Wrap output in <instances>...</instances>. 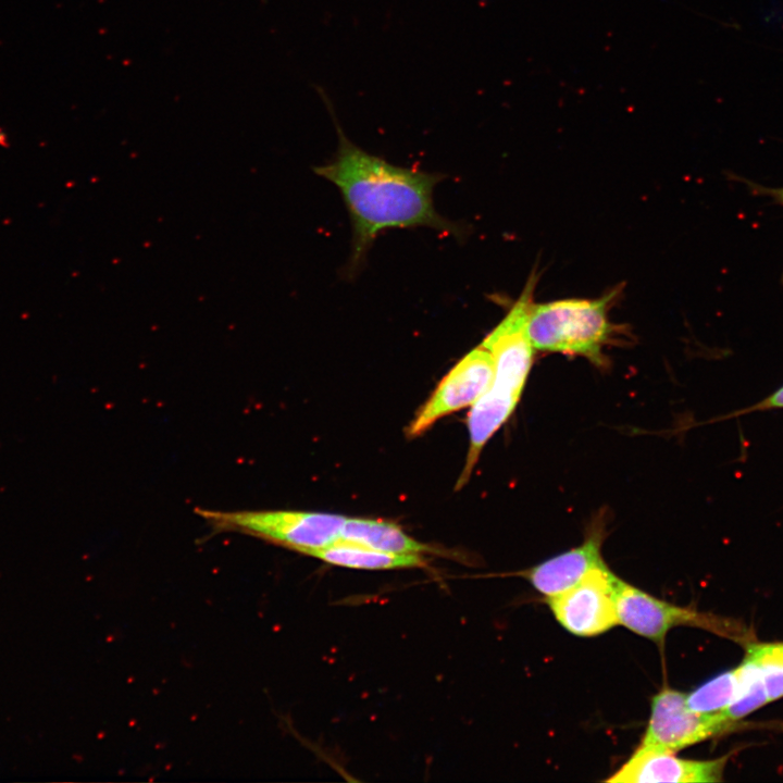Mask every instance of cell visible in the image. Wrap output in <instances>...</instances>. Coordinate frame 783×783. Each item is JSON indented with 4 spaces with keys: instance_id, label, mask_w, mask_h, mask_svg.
Masks as SVG:
<instances>
[{
    "instance_id": "obj_3",
    "label": "cell",
    "mask_w": 783,
    "mask_h": 783,
    "mask_svg": "<svg viewBox=\"0 0 783 783\" xmlns=\"http://www.w3.org/2000/svg\"><path fill=\"white\" fill-rule=\"evenodd\" d=\"M617 296L618 289L597 299L532 301L526 330L534 349L583 357L597 366L604 365L605 349L619 332L609 319Z\"/></svg>"
},
{
    "instance_id": "obj_1",
    "label": "cell",
    "mask_w": 783,
    "mask_h": 783,
    "mask_svg": "<svg viewBox=\"0 0 783 783\" xmlns=\"http://www.w3.org/2000/svg\"><path fill=\"white\" fill-rule=\"evenodd\" d=\"M338 135L334 159L314 172L340 191L352 225L349 269L355 271L377 234L386 228L426 226L461 237L463 227L442 216L433 203L440 174L397 166L347 138L327 95L319 89Z\"/></svg>"
},
{
    "instance_id": "obj_18",
    "label": "cell",
    "mask_w": 783,
    "mask_h": 783,
    "mask_svg": "<svg viewBox=\"0 0 783 783\" xmlns=\"http://www.w3.org/2000/svg\"><path fill=\"white\" fill-rule=\"evenodd\" d=\"M780 644H781V647H782V649H783V643H780Z\"/></svg>"
},
{
    "instance_id": "obj_9",
    "label": "cell",
    "mask_w": 783,
    "mask_h": 783,
    "mask_svg": "<svg viewBox=\"0 0 783 783\" xmlns=\"http://www.w3.org/2000/svg\"><path fill=\"white\" fill-rule=\"evenodd\" d=\"M728 756L711 760H692L674 753L639 746L607 782L612 783H707L720 782Z\"/></svg>"
},
{
    "instance_id": "obj_2",
    "label": "cell",
    "mask_w": 783,
    "mask_h": 783,
    "mask_svg": "<svg viewBox=\"0 0 783 783\" xmlns=\"http://www.w3.org/2000/svg\"><path fill=\"white\" fill-rule=\"evenodd\" d=\"M535 283L533 277L527 281L519 299L481 344L493 358L494 377L488 389L471 406L470 447L457 488L468 482L483 447L509 419L521 398L535 350L526 330Z\"/></svg>"
},
{
    "instance_id": "obj_7",
    "label": "cell",
    "mask_w": 783,
    "mask_h": 783,
    "mask_svg": "<svg viewBox=\"0 0 783 783\" xmlns=\"http://www.w3.org/2000/svg\"><path fill=\"white\" fill-rule=\"evenodd\" d=\"M616 606L619 624L657 644L675 626L701 627L718 634L734 630L726 621L693 609L658 599L622 581L616 583Z\"/></svg>"
},
{
    "instance_id": "obj_13",
    "label": "cell",
    "mask_w": 783,
    "mask_h": 783,
    "mask_svg": "<svg viewBox=\"0 0 783 783\" xmlns=\"http://www.w3.org/2000/svg\"><path fill=\"white\" fill-rule=\"evenodd\" d=\"M739 689L737 667L720 673L686 694L687 707L699 713H721L735 699Z\"/></svg>"
},
{
    "instance_id": "obj_15",
    "label": "cell",
    "mask_w": 783,
    "mask_h": 783,
    "mask_svg": "<svg viewBox=\"0 0 783 783\" xmlns=\"http://www.w3.org/2000/svg\"><path fill=\"white\" fill-rule=\"evenodd\" d=\"M757 664L769 703L783 697V649L780 643H757L747 647Z\"/></svg>"
},
{
    "instance_id": "obj_11",
    "label": "cell",
    "mask_w": 783,
    "mask_h": 783,
    "mask_svg": "<svg viewBox=\"0 0 783 783\" xmlns=\"http://www.w3.org/2000/svg\"><path fill=\"white\" fill-rule=\"evenodd\" d=\"M337 540L387 552L422 554L430 548L408 536L398 525L382 520L346 518Z\"/></svg>"
},
{
    "instance_id": "obj_8",
    "label": "cell",
    "mask_w": 783,
    "mask_h": 783,
    "mask_svg": "<svg viewBox=\"0 0 783 783\" xmlns=\"http://www.w3.org/2000/svg\"><path fill=\"white\" fill-rule=\"evenodd\" d=\"M493 377V358L480 345L468 352L442 380L411 422L408 435L419 436L440 418L472 406L488 389Z\"/></svg>"
},
{
    "instance_id": "obj_17",
    "label": "cell",
    "mask_w": 783,
    "mask_h": 783,
    "mask_svg": "<svg viewBox=\"0 0 783 783\" xmlns=\"http://www.w3.org/2000/svg\"><path fill=\"white\" fill-rule=\"evenodd\" d=\"M762 191L783 207V187L762 188Z\"/></svg>"
},
{
    "instance_id": "obj_16",
    "label": "cell",
    "mask_w": 783,
    "mask_h": 783,
    "mask_svg": "<svg viewBox=\"0 0 783 783\" xmlns=\"http://www.w3.org/2000/svg\"><path fill=\"white\" fill-rule=\"evenodd\" d=\"M783 408V385L757 405L743 412Z\"/></svg>"
},
{
    "instance_id": "obj_6",
    "label": "cell",
    "mask_w": 783,
    "mask_h": 783,
    "mask_svg": "<svg viewBox=\"0 0 783 783\" xmlns=\"http://www.w3.org/2000/svg\"><path fill=\"white\" fill-rule=\"evenodd\" d=\"M617 580L618 576L604 564L563 593L548 597L547 604L556 620L571 634L583 637L599 635L619 624Z\"/></svg>"
},
{
    "instance_id": "obj_12",
    "label": "cell",
    "mask_w": 783,
    "mask_h": 783,
    "mask_svg": "<svg viewBox=\"0 0 783 783\" xmlns=\"http://www.w3.org/2000/svg\"><path fill=\"white\" fill-rule=\"evenodd\" d=\"M308 555L331 564L353 569L385 570L425 564L421 554L387 552L340 540L312 550Z\"/></svg>"
},
{
    "instance_id": "obj_10",
    "label": "cell",
    "mask_w": 783,
    "mask_h": 783,
    "mask_svg": "<svg viewBox=\"0 0 783 783\" xmlns=\"http://www.w3.org/2000/svg\"><path fill=\"white\" fill-rule=\"evenodd\" d=\"M602 540L604 529H593L581 545L522 571L521 575L546 598L556 596L606 564L601 556Z\"/></svg>"
},
{
    "instance_id": "obj_5",
    "label": "cell",
    "mask_w": 783,
    "mask_h": 783,
    "mask_svg": "<svg viewBox=\"0 0 783 783\" xmlns=\"http://www.w3.org/2000/svg\"><path fill=\"white\" fill-rule=\"evenodd\" d=\"M685 697L686 694L669 687L654 696L639 746L676 753L736 726V721L723 713L706 714L691 710Z\"/></svg>"
},
{
    "instance_id": "obj_4",
    "label": "cell",
    "mask_w": 783,
    "mask_h": 783,
    "mask_svg": "<svg viewBox=\"0 0 783 783\" xmlns=\"http://www.w3.org/2000/svg\"><path fill=\"white\" fill-rule=\"evenodd\" d=\"M196 512L221 531H236L278 543L308 555L339 537L346 517L297 510L197 509Z\"/></svg>"
},
{
    "instance_id": "obj_14",
    "label": "cell",
    "mask_w": 783,
    "mask_h": 783,
    "mask_svg": "<svg viewBox=\"0 0 783 783\" xmlns=\"http://www.w3.org/2000/svg\"><path fill=\"white\" fill-rule=\"evenodd\" d=\"M737 669L739 674L738 693L735 699L721 712L728 719L736 722L763 705L769 704L756 662L746 655Z\"/></svg>"
}]
</instances>
